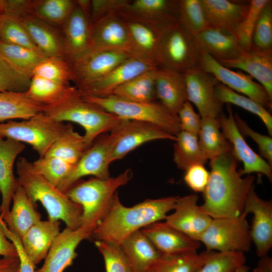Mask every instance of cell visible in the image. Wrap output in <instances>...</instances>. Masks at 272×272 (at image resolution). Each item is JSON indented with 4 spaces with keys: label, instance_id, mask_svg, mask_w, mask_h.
Masks as SVG:
<instances>
[{
    "label": "cell",
    "instance_id": "1",
    "mask_svg": "<svg viewBox=\"0 0 272 272\" xmlns=\"http://www.w3.org/2000/svg\"><path fill=\"white\" fill-rule=\"evenodd\" d=\"M232 153L210 160L211 171L200 209L212 219L237 218L243 212L255 177H242Z\"/></svg>",
    "mask_w": 272,
    "mask_h": 272
},
{
    "label": "cell",
    "instance_id": "2",
    "mask_svg": "<svg viewBox=\"0 0 272 272\" xmlns=\"http://www.w3.org/2000/svg\"><path fill=\"white\" fill-rule=\"evenodd\" d=\"M178 196L146 199L132 207L124 206L116 193L106 216L92 233L95 240L120 244L135 232L164 220L173 210Z\"/></svg>",
    "mask_w": 272,
    "mask_h": 272
},
{
    "label": "cell",
    "instance_id": "3",
    "mask_svg": "<svg viewBox=\"0 0 272 272\" xmlns=\"http://www.w3.org/2000/svg\"><path fill=\"white\" fill-rule=\"evenodd\" d=\"M42 112L59 122L80 125L88 148L99 135L111 132L125 120L86 100L76 86L56 102L44 105Z\"/></svg>",
    "mask_w": 272,
    "mask_h": 272
},
{
    "label": "cell",
    "instance_id": "4",
    "mask_svg": "<svg viewBox=\"0 0 272 272\" xmlns=\"http://www.w3.org/2000/svg\"><path fill=\"white\" fill-rule=\"evenodd\" d=\"M16 172L19 184L32 203L37 207L39 201L45 209L49 220L63 221L69 227H80L83 210L57 187L48 181L34 168L32 162L24 157L19 158Z\"/></svg>",
    "mask_w": 272,
    "mask_h": 272
},
{
    "label": "cell",
    "instance_id": "5",
    "mask_svg": "<svg viewBox=\"0 0 272 272\" xmlns=\"http://www.w3.org/2000/svg\"><path fill=\"white\" fill-rule=\"evenodd\" d=\"M132 177L129 169L107 179L93 177L78 181L65 193L72 201L81 206L80 227L91 237L108 212L117 189L126 184Z\"/></svg>",
    "mask_w": 272,
    "mask_h": 272
},
{
    "label": "cell",
    "instance_id": "6",
    "mask_svg": "<svg viewBox=\"0 0 272 272\" xmlns=\"http://www.w3.org/2000/svg\"><path fill=\"white\" fill-rule=\"evenodd\" d=\"M82 94L86 100L123 119L149 123L175 137L181 131L177 115L159 102H133L112 95L97 97Z\"/></svg>",
    "mask_w": 272,
    "mask_h": 272
},
{
    "label": "cell",
    "instance_id": "7",
    "mask_svg": "<svg viewBox=\"0 0 272 272\" xmlns=\"http://www.w3.org/2000/svg\"><path fill=\"white\" fill-rule=\"evenodd\" d=\"M70 124L56 121L41 112L21 121L0 123V138L27 143L42 157Z\"/></svg>",
    "mask_w": 272,
    "mask_h": 272
},
{
    "label": "cell",
    "instance_id": "8",
    "mask_svg": "<svg viewBox=\"0 0 272 272\" xmlns=\"http://www.w3.org/2000/svg\"><path fill=\"white\" fill-rule=\"evenodd\" d=\"M160 49L162 66L184 74L199 65L201 49L177 21L161 28Z\"/></svg>",
    "mask_w": 272,
    "mask_h": 272
},
{
    "label": "cell",
    "instance_id": "9",
    "mask_svg": "<svg viewBox=\"0 0 272 272\" xmlns=\"http://www.w3.org/2000/svg\"><path fill=\"white\" fill-rule=\"evenodd\" d=\"M247 216L243 212L237 218L212 219L199 242L207 250L244 253L249 251L252 241Z\"/></svg>",
    "mask_w": 272,
    "mask_h": 272
},
{
    "label": "cell",
    "instance_id": "10",
    "mask_svg": "<svg viewBox=\"0 0 272 272\" xmlns=\"http://www.w3.org/2000/svg\"><path fill=\"white\" fill-rule=\"evenodd\" d=\"M115 140V135L112 132L97 138L83 154L71 174L57 188L65 193L83 177L92 176L101 179L110 177V158Z\"/></svg>",
    "mask_w": 272,
    "mask_h": 272
},
{
    "label": "cell",
    "instance_id": "11",
    "mask_svg": "<svg viewBox=\"0 0 272 272\" xmlns=\"http://www.w3.org/2000/svg\"><path fill=\"white\" fill-rule=\"evenodd\" d=\"M226 107L227 114L222 113L218 119L222 133L232 146L233 155L243 164L240 174L256 173L264 175L271 182V166L248 145L236 125L231 104H227Z\"/></svg>",
    "mask_w": 272,
    "mask_h": 272
},
{
    "label": "cell",
    "instance_id": "12",
    "mask_svg": "<svg viewBox=\"0 0 272 272\" xmlns=\"http://www.w3.org/2000/svg\"><path fill=\"white\" fill-rule=\"evenodd\" d=\"M201 51L199 66L203 71L232 90L251 98L265 108L271 109L272 100L263 87L254 82L252 77L240 70L235 71L226 67L208 53Z\"/></svg>",
    "mask_w": 272,
    "mask_h": 272
},
{
    "label": "cell",
    "instance_id": "13",
    "mask_svg": "<svg viewBox=\"0 0 272 272\" xmlns=\"http://www.w3.org/2000/svg\"><path fill=\"white\" fill-rule=\"evenodd\" d=\"M130 56L122 51L91 49L70 64L71 81L82 91Z\"/></svg>",
    "mask_w": 272,
    "mask_h": 272
},
{
    "label": "cell",
    "instance_id": "14",
    "mask_svg": "<svg viewBox=\"0 0 272 272\" xmlns=\"http://www.w3.org/2000/svg\"><path fill=\"white\" fill-rule=\"evenodd\" d=\"M187 100L197 108L201 118H218L223 113L222 104L216 98L215 88L220 83L199 66L184 73Z\"/></svg>",
    "mask_w": 272,
    "mask_h": 272
},
{
    "label": "cell",
    "instance_id": "15",
    "mask_svg": "<svg viewBox=\"0 0 272 272\" xmlns=\"http://www.w3.org/2000/svg\"><path fill=\"white\" fill-rule=\"evenodd\" d=\"M111 132L115 140L111 154V163L121 159L142 145L152 141L168 140L175 141L172 135L149 123L125 120Z\"/></svg>",
    "mask_w": 272,
    "mask_h": 272
},
{
    "label": "cell",
    "instance_id": "16",
    "mask_svg": "<svg viewBox=\"0 0 272 272\" xmlns=\"http://www.w3.org/2000/svg\"><path fill=\"white\" fill-rule=\"evenodd\" d=\"M91 41L93 50L122 51L131 56L129 32L124 19L117 12L91 24Z\"/></svg>",
    "mask_w": 272,
    "mask_h": 272
},
{
    "label": "cell",
    "instance_id": "17",
    "mask_svg": "<svg viewBox=\"0 0 272 272\" xmlns=\"http://www.w3.org/2000/svg\"><path fill=\"white\" fill-rule=\"evenodd\" d=\"M243 213L253 215L250 235L258 256L267 255L272 247V201L260 198L254 185L247 196Z\"/></svg>",
    "mask_w": 272,
    "mask_h": 272
},
{
    "label": "cell",
    "instance_id": "18",
    "mask_svg": "<svg viewBox=\"0 0 272 272\" xmlns=\"http://www.w3.org/2000/svg\"><path fill=\"white\" fill-rule=\"evenodd\" d=\"M198 198L196 194L179 196L174 212L168 215L164 222L169 226L199 242L212 218L198 206Z\"/></svg>",
    "mask_w": 272,
    "mask_h": 272
},
{
    "label": "cell",
    "instance_id": "19",
    "mask_svg": "<svg viewBox=\"0 0 272 272\" xmlns=\"http://www.w3.org/2000/svg\"><path fill=\"white\" fill-rule=\"evenodd\" d=\"M178 0L127 1L117 13L123 18L158 28L177 21Z\"/></svg>",
    "mask_w": 272,
    "mask_h": 272
},
{
    "label": "cell",
    "instance_id": "20",
    "mask_svg": "<svg viewBox=\"0 0 272 272\" xmlns=\"http://www.w3.org/2000/svg\"><path fill=\"white\" fill-rule=\"evenodd\" d=\"M61 27L65 59L70 64L92 49L91 24L88 17L76 3Z\"/></svg>",
    "mask_w": 272,
    "mask_h": 272
},
{
    "label": "cell",
    "instance_id": "21",
    "mask_svg": "<svg viewBox=\"0 0 272 272\" xmlns=\"http://www.w3.org/2000/svg\"><path fill=\"white\" fill-rule=\"evenodd\" d=\"M89 238L91 235L81 227L77 229L66 227L54 240L43 265L35 272H63L76 258L78 245Z\"/></svg>",
    "mask_w": 272,
    "mask_h": 272
},
{
    "label": "cell",
    "instance_id": "22",
    "mask_svg": "<svg viewBox=\"0 0 272 272\" xmlns=\"http://www.w3.org/2000/svg\"><path fill=\"white\" fill-rule=\"evenodd\" d=\"M123 19L129 34L131 56L156 67L162 66L160 49L161 28Z\"/></svg>",
    "mask_w": 272,
    "mask_h": 272
},
{
    "label": "cell",
    "instance_id": "23",
    "mask_svg": "<svg viewBox=\"0 0 272 272\" xmlns=\"http://www.w3.org/2000/svg\"><path fill=\"white\" fill-rule=\"evenodd\" d=\"M155 68L157 67L142 59L130 56L114 67L103 77L80 91L85 94L97 97L109 96L124 83Z\"/></svg>",
    "mask_w": 272,
    "mask_h": 272
},
{
    "label": "cell",
    "instance_id": "24",
    "mask_svg": "<svg viewBox=\"0 0 272 272\" xmlns=\"http://www.w3.org/2000/svg\"><path fill=\"white\" fill-rule=\"evenodd\" d=\"M25 148L22 143L8 138H0V214L3 219L10 210L13 196L20 186L13 172L15 161Z\"/></svg>",
    "mask_w": 272,
    "mask_h": 272
},
{
    "label": "cell",
    "instance_id": "25",
    "mask_svg": "<svg viewBox=\"0 0 272 272\" xmlns=\"http://www.w3.org/2000/svg\"><path fill=\"white\" fill-rule=\"evenodd\" d=\"M162 254L197 251L201 243L191 239L165 222H157L141 230Z\"/></svg>",
    "mask_w": 272,
    "mask_h": 272
},
{
    "label": "cell",
    "instance_id": "26",
    "mask_svg": "<svg viewBox=\"0 0 272 272\" xmlns=\"http://www.w3.org/2000/svg\"><path fill=\"white\" fill-rule=\"evenodd\" d=\"M155 87L157 99L169 111L177 115L187 100L184 74L165 66L158 67Z\"/></svg>",
    "mask_w": 272,
    "mask_h": 272
},
{
    "label": "cell",
    "instance_id": "27",
    "mask_svg": "<svg viewBox=\"0 0 272 272\" xmlns=\"http://www.w3.org/2000/svg\"><path fill=\"white\" fill-rule=\"evenodd\" d=\"M194 37L200 49L217 60L234 59L244 51L232 31L209 27Z\"/></svg>",
    "mask_w": 272,
    "mask_h": 272
},
{
    "label": "cell",
    "instance_id": "28",
    "mask_svg": "<svg viewBox=\"0 0 272 272\" xmlns=\"http://www.w3.org/2000/svg\"><path fill=\"white\" fill-rule=\"evenodd\" d=\"M17 17L41 52L48 57L65 59L62 35L53 26L30 13Z\"/></svg>",
    "mask_w": 272,
    "mask_h": 272
},
{
    "label": "cell",
    "instance_id": "29",
    "mask_svg": "<svg viewBox=\"0 0 272 272\" xmlns=\"http://www.w3.org/2000/svg\"><path fill=\"white\" fill-rule=\"evenodd\" d=\"M217 60L226 67L246 72L259 83L272 100V53L250 50L244 51L234 59Z\"/></svg>",
    "mask_w": 272,
    "mask_h": 272
},
{
    "label": "cell",
    "instance_id": "30",
    "mask_svg": "<svg viewBox=\"0 0 272 272\" xmlns=\"http://www.w3.org/2000/svg\"><path fill=\"white\" fill-rule=\"evenodd\" d=\"M59 221H40L20 238L25 253L34 265L44 259L60 233Z\"/></svg>",
    "mask_w": 272,
    "mask_h": 272
},
{
    "label": "cell",
    "instance_id": "31",
    "mask_svg": "<svg viewBox=\"0 0 272 272\" xmlns=\"http://www.w3.org/2000/svg\"><path fill=\"white\" fill-rule=\"evenodd\" d=\"M210 27L234 31L245 16L249 1L200 0Z\"/></svg>",
    "mask_w": 272,
    "mask_h": 272
},
{
    "label": "cell",
    "instance_id": "32",
    "mask_svg": "<svg viewBox=\"0 0 272 272\" xmlns=\"http://www.w3.org/2000/svg\"><path fill=\"white\" fill-rule=\"evenodd\" d=\"M120 245L132 272H149L162 255L141 230L129 235Z\"/></svg>",
    "mask_w": 272,
    "mask_h": 272
},
{
    "label": "cell",
    "instance_id": "33",
    "mask_svg": "<svg viewBox=\"0 0 272 272\" xmlns=\"http://www.w3.org/2000/svg\"><path fill=\"white\" fill-rule=\"evenodd\" d=\"M12 201V207L3 220L8 229L20 238L41 220V215L20 185L14 193Z\"/></svg>",
    "mask_w": 272,
    "mask_h": 272
},
{
    "label": "cell",
    "instance_id": "34",
    "mask_svg": "<svg viewBox=\"0 0 272 272\" xmlns=\"http://www.w3.org/2000/svg\"><path fill=\"white\" fill-rule=\"evenodd\" d=\"M43 106L28 98L25 92L0 91V122L28 119L41 113Z\"/></svg>",
    "mask_w": 272,
    "mask_h": 272
},
{
    "label": "cell",
    "instance_id": "35",
    "mask_svg": "<svg viewBox=\"0 0 272 272\" xmlns=\"http://www.w3.org/2000/svg\"><path fill=\"white\" fill-rule=\"evenodd\" d=\"M157 68L136 76L117 88L112 95L133 102L156 101L155 79Z\"/></svg>",
    "mask_w": 272,
    "mask_h": 272
},
{
    "label": "cell",
    "instance_id": "36",
    "mask_svg": "<svg viewBox=\"0 0 272 272\" xmlns=\"http://www.w3.org/2000/svg\"><path fill=\"white\" fill-rule=\"evenodd\" d=\"M197 137L199 146L208 160L232 153L230 143L221 131L218 118H201Z\"/></svg>",
    "mask_w": 272,
    "mask_h": 272
},
{
    "label": "cell",
    "instance_id": "37",
    "mask_svg": "<svg viewBox=\"0 0 272 272\" xmlns=\"http://www.w3.org/2000/svg\"><path fill=\"white\" fill-rule=\"evenodd\" d=\"M174 142L173 161L178 169L185 171L193 165L207 162L208 159L199 146L197 135L180 131Z\"/></svg>",
    "mask_w": 272,
    "mask_h": 272
},
{
    "label": "cell",
    "instance_id": "38",
    "mask_svg": "<svg viewBox=\"0 0 272 272\" xmlns=\"http://www.w3.org/2000/svg\"><path fill=\"white\" fill-rule=\"evenodd\" d=\"M88 148L84 135L76 131L70 124L44 156L56 157L76 165Z\"/></svg>",
    "mask_w": 272,
    "mask_h": 272
},
{
    "label": "cell",
    "instance_id": "39",
    "mask_svg": "<svg viewBox=\"0 0 272 272\" xmlns=\"http://www.w3.org/2000/svg\"><path fill=\"white\" fill-rule=\"evenodd\" d=\"M209 251L162 254L149 272H197L205 263Z\"/></svg>",
    "mask_w": 272,
    "mask_h": 272
},
{
    "label": "cell",
    "instance_id": "40",
    "mask_svg": "<svg viewBox=\"0 0 272 272\" xmlns=\"http://www.w3.org/2000/svg\"><path fill=\"white\" fill-rule=\"evenodd\" d=\"M215 94L222 104H234L258 116L264 123L269 135H272V116L264 107L251 98L232 90L221 83L215 87Z\"/></svg>",
    "mask_w": 272,
    "mask_h": 272
},
{
    "label": "cell",
    "instance_id": "41",
    "mask_svg": "<svg viewBox=\"0 0 272 272\" xmlns=\"http://www.w3.org/2000/svg\"><path fill=\"white\" fill-rule=\"evenodd\" d=\"M75 4L72 0L31 1V13L53 26H62Z\"/></svg>",
    "mask_w": 272,
    "mask_h": 272
},
{
    "label": "cell",
    "instance_id": "42",
    "mask_svg": "<svg viewBox=\"0 0 272 272\" xmlns=\"http://www.w3.org/2000/svg\"><path fill=\"white\" fill-rule=\"evenodd\" d=\"M72 87L71 85H63L43 77L32 76L25 93L31 100L44 106L59 100Z\"/></svg>",
    "mask_w": 272,
    "mask_h": 272
},
{
    "label": "cell",
    "instance_id": "43",
    "mask_svg": "<svg viewBox=\"0 0 272 272\" xmlns=\"http://www.w3.org/2000/svg\"><path fill=\"white\" fill-rule=\"evenodd\" d=\"M177 21L193 37L210 27L200 0H178Z\"/></svg>",
    "mask_w": 272,
    "mask_h": 272
},
{
    "label": "cell",
    "instance_id": "44",
    "mask_svg": "<svg viewBox=\"0 0 272 272\" xmlns=\"http://www.w3.org/2000/svg\"><path fill=\"white\" fill-rule=\"evenodd\" d=\"M0 52L17 69L31 77L36 65L48 57L40 50L1 41Z\"/></svg>",
    "mask_w": 272,
    "mask_h": 272
},
{
    "label": "cell",
    "instance_id": "45",
    "mask_svg": "<svg viewBox=\"0 0 272 272\" xmlns=\"http://www.w3.org/2000/svg\"><path fill=\"white\" fill-rule=\"evenodd\" d=\"M251 50L262 53H272V2L262 9L254 28Z\"/></svg>",
    "mask_w": 272,
    "mask_h": 272
},
{
    "label": "cell",
    "instance_id": "46",
    "mask_svg": "<svg viewBox=\"0 0 272 272\" xmlns=\"http://www.w3.org/2000/svg\"><path fill=\"white\" fill-rule=\"evenodd\" d=\"M0 41L40 50L20 20L13 15H4L0 28Z\"/></svg>",
    "mask_w": 272,
    "mask_h": 272
},
{
    "label": "cell",
    "instance_id": "47",
    "mask_svg": "<svg viewBox=\"0 0 272 272\" xmlns=\"http://www.w3.org/2000/svg\"><path fill=\"white\" fill-rule=\"evenodd\" d=\"M35 169L48 181L58 187L71 174L75 165L54 157L44 156L33 162Z\"/></svg>",
    "mask_w": 272,
    "mask_h": 272
},
{
    "label": "cell",
    "instance_id": "48",
    "mask_svg": "<svg viewBox=\"0 0 272 272\" xmlns=\"http://www.w3.org/2000/svg\"><path fill=\"white\" fill-rule=\"evenodd\" d=\"M208 251L207 259L197 272H235L246 262L242 252Z\"/></svg>",
    "mask_w": 272,
    "mask_h": 272
},
{
    "label": "cell",
    "instance_id": "49",
    "mask_svg": "<svg viewBox=\"0 0 272 272\" xmlns=\"http://www.w3.org/2000/svg\"><path fill=\"white\" fill-rule=\"evenodd\" d=\"M32 76H37L63 84L70 85L72 74L70 64L64 58L47 57L34 68Z\"/></svg>",
    "mask_w": 272,
    "mask_h": 272
},
{
    "label": "cell",
    "instance_id": "50",
    "mask_svg": "<svg viewBox=\"0 0 272 272\" xmlns=\"http://www.w3.org/2000/svg\"><path fill=\"white\" fill-rule=\"evenodd\" d=\"M31 78L15 67L0 52V91L25 92Z\"/></svg>",
    "mask_w": 272,
    "mask_h": 272
},
{
    "label": "cell",
    "instance_id": "51",
    "mask_svg": "<svg viewBox=\"0 0 272 272\" xmlns=\"http://www.w3.org/2000/svg\"><path fill=\"white\" fill-rule=\"evenodd\" d=\"M95 244L103 256L106 272H132L120 244L95 240Z\"/></svg>",
    "mask_w": 272,
    "mask_h": 272
},
{
    "label": "cell",
    "instance_id": "52",
    "mask_svg": "<svg viewBox=\"0 0 272 272\" xmlns=\"http://www.w3.org/2000/svg\"><path fill=\"white\" fill-rule=\"evenodd\" d=\"M269 1H249V8L245 16L233 31L243 50H251V37L256 21L261 10Z\"/></svg>",
    "mask_w": 272,
    "mask_h": 272
},
{
    "label": "cell",
    "instance_id": "53",
    "mask_svg": "<svg viewBox=\"0 0 272 272\" xmlns=\"http://www.w3.org/2000/svg\"><path fill=\"white\" fill-rule=\"evenodd\" d=\"M236 125L242 135L248 136L258 145L262 157L272 166V139L270 136L260 134L251 129L237 113L234 114Z\"/></svg>",
    "mask_w": 272,
    "mask_h": 272
},
{
    "label": "cell",
    "instance_id": "54",
    "mask_svg": "<svg viewBox=\"0 0 272 272\" xmlns=\"http://www.w3.org/2000/svg\"><path fill=\"white\" fill-rule=\"evenodd\" d=\"M181 131L198 135L201 118L194 110L192 104L186 101L183 104L177 113Z\"/></svg>",
    "mask_w": 272,
    "mask_h": 272
},
{
    "label": "cell",
    "instance_id": "55",
    "mask_svg": "<svg viewBox=\"0 0 272 272\" xmlns=\"http://www.w3.org/2000/svg\"><path fill=\"white\" fill-rule=\"evenodd\" d=\"M210 176V172L204 165L195 164L185 171L184 180L187 185L195 192H203Z\"/></svg>",
    "mask_w": 272,
    "mask_h": 272
},
{
    "label": "cell",
    "instance_id": "56",
    "mask_svg": "<svg viewBox=\"0 0 272 272\" xmlns=\"http://www.w3.org/2000/svg\"><path fill=\"white\" fill-rule=\"evenodd\" d=\"M127 0H92L91 1L90 24L104 16L114 12H118Z\"/></svg>",
    "mask_w": 272,
    "mask_h": 272
},
{
    "label": "cell",
    "instance_id": "57",
    "mask_svg": "<svg viewBox=\"0 0 272 272\" xmlns=\"http://www.w3.org/2000/svg\"><path fill=\"white\" fill-rule=\"evenodd\" d=\"M5 235L14 245L17 251L20 261V272H35V265L29 259L23 248L20 238L11 232L7 227L4 228Z\"/></svg>",
    "mask_w": 272,
    "mask_h": 272
},
{
    "label": "cell",
    "instance_id": "58",
    "mask_svg": "<svg viewBox=\"0 0 272 272\" xmlns=\"http://www.w3.org/2000/svg\"><path fill=\"white\" fill-rule=\"evenodd\" d=\"M3 221L0 215V256L10 258L18 257L15 246L5 235L2 225Z\"/></svg>",
    "mask_w": 272,
    "mask_h": 272
},
{
    "label": "cell",
    "instance_id": "59",
    "mask_svg": "<svg viewBox=\"0 0 272 272\" xmlns=\"http://www.w3.org/2000/svg\"><path fill=\"white\" fill-rule=\"evenodd\" d=\"M253 272H272V258L268 255L260 257Z\"/></svg>",
    "mask_w": 272,
    "mask_h": 272
},
{
    "label": "cell",
    "instance_id": "60",
    "mask_svg": "<svg viewBox=\"0 0 272 272\" xmlns=\"http://www.w3.org/2000/svg\"><path fill=\"white\" fill-rule=\"evenodd\" d=\"M0 272H20L19 258H13L10 263L0 268Z\"/></svg>",
    "mask_w": 272,
    "mask_h": 272
},
{
    "label": "cell",
    "instance_id": "61",
    "mask_svg": "<svg viewBox=\"0 0 272 272\" xmlns=\"http://www.w3.org/2000/svg\"><path fill=\"white\" fill-rule=\"evenodd\" d=\"M250 269V268L248 266L244 264L239 266L235 272H249Z\"/></svg>",
    "mask_w": 272,
    "mask_h": 272
},
{
    "label": "cell",
    "instance_id": "62",
    "mask_svg": "<svg viewBox=\"0 0 272 272\" xmlns=\"http://www.w3.org/2000/svg\"><path fill=\"white\" fill-rule=\"evenodd\" d=\"M4 15L3 2V0H0V28Z\"/></svg>",
    "mask_w": 272,
    "mask_h": 272
},
{
    "label": "cell",
    "instance_id": "63",
    "mask_svg": "<svg viewBox=\"0 0 272 272\" xmlns=\"http://www.w3.org/2000/svg\"><path fill=\"white\" fill-rule=\"evenodd\" d=\"M0 194H1V191H0Z\"/></svg>",
    "mask_w": 272,
    "mask_h": 272
}]
</instances>
